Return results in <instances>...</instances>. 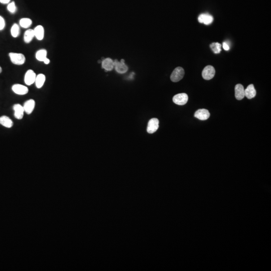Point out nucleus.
<instances>
[{
    "label": "nucleus",
    "instance_id": "obj_4",
    "mask_svg": "<svg viewBox=\"0 0 271 271\" xmlns=\"http://www.w3.org/2000/svg\"><path fill=\"white\" fill-rule=\"evenodd\" d=\"M188 100V96L185 93L177 94L173 97V101L178 105H185L187 103Z\"/></svg>",
    "mask_w": 271,
    "mask_h": 271
},
{
    "label": "nucleus",
    "instance_id": "obj_1",
    "mask_svg": "<svg viewBox=\"0 0 271 271\" xmlns=\"http://www.w3.org/2000/svg\"><path fill=\"white\" fill-rule=\"evenodd\" d=\"M9 57L11 62L15 65H22L26 61L25 56L22 53L11 52L9 53Z\"/></svg>",
    "mask_w": 271,
    "mask_h": 271
},
{
    "label": "nucleus",
    "instance_id": "obj_22",
    "mask_svg": "<svg viewBox=\"0 0 271 271\" xmlns=\"http://www.w3.org/2000/svg\"><path fill=\"white\" fill-rule=\"evenodd\" d=\"M11 35L14 38H17L20 34V27L17 24L15 23L11 29Z\"/></svg>",
    "mask_w": 271,
    "mask_h": 271
},
{
    "label": "nucleus",
    "instance_id": "obj_26",
    "mask_svg": "<svg viewBox=\"0 0 271 271\" xmlns=\"http://www.w3.org/2000/svg\"><path fill=\"white\" fill-rule=\"evenodd\" d=\"M223 49L226 51L229 50L230 49L229 45H228L227 43L225 42L223 43Z\"/></svg>",
    "mask_w": 271,
    "mask_h": 271
},
{
    "label": "nucleus",
    "instance_id": "obj_19",
    "mask_svg": "<svg viewBox=\"0 0 271 271\" xmlns=\"http://www.w3.org/2000/svg\"><path fill=\"white\" fill-rule=\"evenodd\" d=\"M46 81L45 75L44 74H39L37 75L36 78L35 79V83L37 88H40L43 86Z\"/></svg>",
    "mask_w": 271,
    "mask_h": 271
},
{
    "label": "nucleus",
    "instance_id": "obj_20",
    "mask_svg": "<svg viewBox=\"0 0 271 271\" xmlns=\"http://www.w3.org/2000/svg\"><path fill=\"white\" fill-rule=\"evenodd\" d=\"M47 51L46 49H42L37 51L35 55L36 58L38 61L43 62L44 59L47 58Z\"/></svg>",
    "mask_w": 271,
    "mask_h": 271
},
{
    "label": "nucleus",
    "instance_id": "obj_14",
    "mask_svg": "<svg viewBox=\"0 0 271 271\" xmlns=\"http://www.w3.org/2000/svg\"><path fill=\"white\" fill-rule=\"evenodd\" d=\"M35 37L38 40H42L44 37V29L42 25H38L34 29Z\"/></svg>",
    "mask_w": 271,
    "mask_h": 271
},
{
    "label": "nucleus",
    "instance_id": "obj_8",
    "mask_svg": "<svg viewBox=\"0 0 271 271\" xmlns=\"http://www.w3.org/2000/svg\"><path fill=\"white\" fill-rule=\"evenodd\" d=\"M13 92L18 95H25L28 92V88L26 86L20 84H15L12 86Z\"/></svg>",
    "mask_w": 271,
    "mask_h": 271
},
{
    "label": "nucleus",
    "instance_id": "obj_25",
    "mask_svg": "<svg viewBox=\"0 0 271 271\" xmlns=\"http://www.w3.org/2000/svg\"><path fill=\"white\" fill-rule=\"evenodd\" d=\"M5 27V21L3 17L0 16V30L4 29Z\"/></svg>",
    "mask_w": 271,
    "mask_h": 271
},
{
    "label": "nucleus",
    "instance_id": "obj_15",
    "mask_svg": "<svg viewBox=\"0 0 271 271\" xmlns=\"http://www.w3.org/2000/svg\"><path fill=\"white\" fill-rule=\"evenodd\" d=\"M114 68V63L112 59L110 58L104 59L102 61V68L106 71H111Z\"/></svg>",
    "mask_w": 271,
    "mask_h": 271
},
{
    "label": "nucleus",
    "instance_id": "obj_28",
    "mask_svg": "<svg viewBox=\"0 0 271 271\" xmlns=\"http://www.w3.org/2000/svg\"><path fill=\"white\" fill-rule=\"evenodd\" d=\"M43 63H44V64H49L50 63V60L47 57L46 58L44 59V61H43Z\"/></svg>",
    "mask_w": 271,
    "mask_h": 271
},
{
    "label": "nucleus",
    "instance_id": "obj_16",
    "mask_svg": "<svg viewBox=\"0 0 271 271\" xmlns=\"http://www.w3.org/2000/svg\"><path fill=\"white\" fill-rule=\"evenodd\" d=\"M245 95L248 99H252L256 96V91L253 84H250L245 90Z\"/></svg>",
    "mask_w": 271,
    "mask_h": 271
},
{
    "label": "nucleus",
    "instance_id": "obj_6",
    "mask_svg": "<svg viewBox=\"0 0 271 271\" xmlns=\"http://www.w3.org/2000/svg\"><path fill=\"white\" fill-rule=\"evenodd\" d=\"M114 68H115V70L117 72L123 74V73H125L127 72L128 68V66L125 64L124 60H121L120 62L118 61L117 60H115L114 61Z\"/></svg>",
    "mask_w": 271,
    "mask_h": 271
},
{
    "label": "nucleus",
    "instance_id": "obj_24",
    "mask_svg": "<svg viewBox=\"0 0 271 271\" xmlns=\"http://www.w3.org/2000/svg\"><path fill=\"white\" fill-rule=\"evenodd\" d=\"M7 9L10 13H15L17 11V8L15 5V3L13 2H11V3L8 4V6H7Z\"/></svg>",
    "mask_w": 271,
    "mask_h": 271
},
{
    "label": "nucleus",
    "instance_id": "obj_17",
    "mask_svg": "<svg viewBox=\"0 0 271 271\" xmlns=\"http://www.w3.org/2000/svg\"><path fill=\"white\" fill-rule=\"evenodd\" d=\"M0 124L7 128H10L13 126V121L6 115L0 117Z\"/></svg>",
    "mask_w": 271,
    "mask_h": 271
},
{
    "label": "nucleus",
    "instance_id": "obj_13",
    "mask_svg": "<svg viewBox=\"0 0 271 271\" xmlns=\"http://www.w3.org/2000/svg\"><path fill=\"white\" fill-rule=\"evenodd\" d=\"M35 106V101L34 100L31 99L25 102L24 105V111L27 114H31L34 110Z\"/></svg>",
    "mask_w": 271,
    "mask_h": 271
},
{
    "label": "nucleus",
    "instance_id": "obj_10",
    "mask_svg": "<svg viewBox=\"0 0 271 271\" xmlns=\"http://www.w3.org/2000/svg\"><path fill=\"white\" fill-rule=\"evenodd\" d=\"M198 20L200 23H203L206 25H210L213 21V17L208 14H202L199 16Z\"/></svg>",
    "mask_w": 271,
    "mask_h": 271
},
{
    "label": "nucleus",
    "instance_id": "obj_7",
    "mask_svg": "<svg viewBox=\"0 0 271 271\" xmlns=\"http://www.w3.org/2000/svg\"><path fill=\"white\" fill-rule=\"evenodd\" d=\"M159 121L156 118H153L150 119L148 122L147 126V132L149 134H153L157 131L159 128Z\"/></svg>",
    "mask_w": 271,
    "mask_h": 271
},
{
    "label": "nucleus",
    "instance_id": "obj_2",
    "mask_svg": "<svg viewBox=\"0 0 271 271\" xmlns=\"http://www.w3.org/2000/svg\"><path fill=\"white\" fill-rule=\"evenodd\" d=\"M184 70L183 68L178 67L174 69L172 73L170 78L172 82H176L181 80L184 75Z\"/></svg>",
    "mask_w": 271,
    "mask_h": 271
},
{
    "label": "nucleus",
    "instance_id": "obj_12",
    "mask_svg": "<svg viewBox=\"0 0 271 271\" xmlns=\"http://www.w3.org/2000/svg\"><path fill=\"white\" fill-rule=\"evenodd\" d=\"M235 96L236 100H241L245 96V89L241 84H236L235 86Z\"/></svg>",
    "mask_w": 271,
    "mask_h": 271
},
{
    "label": "nucleus",
    "instance_id": "obj_5",
    "mask_svg": "<svg viewBox=\"0 0 271 271\" xmlns=\"http://www.w3.org/2000/svg\"><path fill=\"white\" fill-rule=\"evenodd\" d=\"M36 76V74L33 70L32 69L28 70L25 73V77H24V82L26 85L31 86L35 83Z\"/></svg>",
    "mask_w": 271,
    "mask_h": 271
},
{
    "label": "nucleus",
    "instance_id": "obj_21",
    "mask_svg": "<svg viewBox=\"0 0 271 271\" xmlns=\"http://www.w3.org/2000/svg\"><path fill=\"white\" fill-rule=\"evenodd\" d=\"M32 24V20L28 18H24L20 20V25L23 28H28L30 26H31Z\"/></svg>",
    "mask_w": 271,
    "mask_h": 271
},
{
    "label": "nucleus",
    "instance_id": "obj_11",
    "mask_svg": "<svg viewBox=\"0 0 271 271\" xmlns=\"http://www.w3.org/2000/svg\"><path fill=\"white\" fill-rule=\"evenodd\" d=\"M13 110H14V116L17 119H21L24 116V113L25 112L23 106L20 104H16L13 106Z\"/></svg>",
    "mask_w": 271,
    "mask_h": 271
},
{
    "label": "nucleus",
    "instance_id": "obj_3",
    "mask_svg": "<svg viewBox=\"0 0 271 271\" xmlns=\"http://www.w3.org/2000/svg\"><path fill=\"white\" fill-rule=\"evenodd\" d=\"M215 69L211 65L206 66L203 70L202 76L205 80H210L213 78L215 75Z\"/></svg>",
    "mask_w": 271,
    "mask_h": 271
},
{
    "label": "nucleus",
    "instance_id": "obj_29",
    "mask_svg": "<svg viewBox=\"0 0 271 271\" xmlns=\"http://www.w3.org/2000/svg\"><path fill=\"white\" fill-rule=\"evenodd\" d=\"M2 72V68L0 66V73Z\"/></svg>",
    "mask_w": 271,
    "mask_h": 271
},
{
    "label": "nucleus",
    "instance_id": "obj_9",
    "mask_svg": "<svg viewBox=\"0 0 271 271\" xmlns=\"http://www.w3.org/2000/svg\"><path fill=\"white\" fill-rule=\"evenodd\" d=\"M194 117L200 120H206L210 117V113L208 110L199 109L195 113Z\"/></svg>",
    "mask_w": 271,
    "mask_h": 271
},
{
    "label": "nucleus",
    "instance_id": "obj_18",
    "mask_svg": "<svg viewBox=\"0 0 271 271\" xmlns=\"http://www.w3.org/2000/svg\"><path fill=\"white\" fill-rule=\"evenodd\" d=\"M35 37L34 30L30 29L26 30L24 35V40L26 43H29L32 41Z\"/></svg>",
    "mask_w": 271,
    "mask_h": 271
},
{
    "label": "nucleus",
    "instance_id": "obj_27",
    "mask_svg": "<svg viewBox=\"0 0 271 271\" xmlns=\"http://www.w3.org/2000/svg\"><path fill=\"white\" fill-rule=\"evenodd\" d=\"M10 1L11 0H0V3L4 4H8V3H9Z\"/></svg>",
    "mask_w": 271,
    "mask_h": 271
},
{
    "label": "nucleus",
    "instance_id": "obj_23",
    "mask_svg": "<svg viewBox=\"0 0 271 271\" xmlns=\"http://www.w3.org/2000/svg\"><path fill=\"white\" fill-rule=\"evenodd\" d=\"M210 47L213 51V52L215 54H218V53H220L222 50V49H221L222 45L220 43H218V42L212 43L210 45Z\"/></svg>",
    "mask_w": 271,
    "mask_h": 271
}]
</instances>
